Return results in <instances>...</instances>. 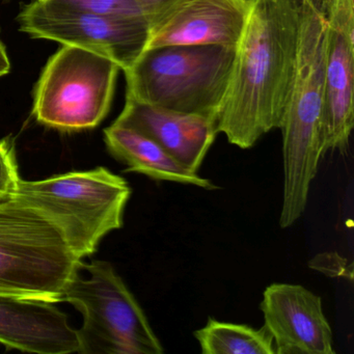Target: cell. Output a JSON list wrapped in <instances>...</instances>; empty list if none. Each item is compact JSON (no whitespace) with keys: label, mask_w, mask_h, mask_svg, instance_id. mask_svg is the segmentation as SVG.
Masks as SVG:
<instances>
[{"label":"cell","mask_w":354,"mask_h":354,"mask_svg":"<svg viewBox=\"0 0 354 354\" xmlns=\"http://www.w3.org/2000/svg\"><path fill=\"white\" fill-rule=\"evenodd\" d=\"M300 0H250L217 131L238 148L250 149L283 123L299 42Z\"/></svg>","instance_id":"1"},{"label":"cell","mask_w":354,"mask_h":354,"mask_svg":"<svg viewBox=\"0 0 354 354\" xmlns=\"http://www.w3.org/2000/svg\"><path fill=\"white\" fill-rule=\"evenodd\" d=\"M326 21L318 0H300L299 42L283 132V194L279 225L304 214L323 154Z\"/></svg>","instance_id":"2"},{"label":"cell","mask_w":354,"mask_h":354,"mask_svg":"<svg viewBox=\"0 0 354 354\" xmlns=\"http://www.w3.org/2000/svg\"><path fill=\"white\" fill-rule=\"evenodd\" d=\"M82 266L44 213L14 196L0 200V294L62 302Z\"/></svg>","instance_id":"3"},{"label":"cell","mask_w":354,"mask_h":354,"mask_svg":"<svg viewBox=\"0 0 354 354\" xmlns=\"http://www.w3.org/2000/svg\"><path fill=\"white\" fill-rule=\"evenodd\" d=\"M234 57L235 48L223 45L145 49L124 71L126 97L169 111L217 119Z\"/></svg>","instance_id":"4"},{"label":"cell","mask_w":354,"mask_h":354,"mask_svg":"<svg viewBox=\"0 0 354 354\" xmlns=\"http://www.w3.org/2000/svg\"><path fill=\"white\" fill-rule=\"evenodd\" d=\"M131 192L123 177L100 167L39 181L21 179L14 196L48 216L84 260L107 234L123 227Z\"/></svg>","instance_id":"5"},{"label":"cell","mask_w":354,"mask_h":354,"mask_svg":"<svg viewBox=\"0 0 354 354\" xmlns=\"http://www.w3.org/2000/svg\"><path fill=\"white\" fill-rule=\"evenodd\" d=\"M66 288L62 302L77 308L84 323L77 329L82 354H162V344L129 288L109 263H82Z\"/></svg>","instance_id":"6"},{"label":"cell","mask_w":354,"mask_h":354,"mask_svg":"<svg viewBox=\"0 0 354 354\" xmlns=\"http://www.w3.org/2000/svg\"><path fill=\"white\" fill-rule=\"evenodd\" d=\"M120 70L109 57L63 45L37 82L35 118L61 131L97 127L109 115Z\"/></svg>","instance_id":"7"},{"label":"cell","mask_w":354,"mask_h":354,"mask_svg":"<svg viewBox=\"0 0 354 354\" xmlns=\"http://www.w3.org/2000/svg\"><path fill=\"white\" fill-rule=\"evenodd\" d=\"M32 38L80 47L115 62L125 71L146 46L149 21L142 16H109L51 9L34 1L17 18Z\"/></svg>","instance_id":"8"},{"label":"cell","mask_w":354,"mask_h":354,"mask_svg":"<svg viewBox=\"0 0 354 354\" xmlns=\"http://www.w3.org/2000/svg\"><path fill=\"white\" fill-rule=\"evenodd\" d=\"M326 21L323 154L347 149L354 126V0H318Z\"/></svg>","instance_id":"9"},{"label":"cell","mask_w":354,"mask_h":354,"mask_svg":"<svg viewBox=\"0 0 354 354\" xmlns=\"http://www.w3.org/2000/svg\"><path fill=\"white\" fill-rule=\"evenodd\" d=\"M250 10V0H175L149 21L145 49L171 45L236 48Z\"/></svg>","instance_id":"10"},{"label":"cell","mask_w":354,"mask_h":354,"mask_svg":"<svg viewBox=\"0 0 354 354\" xmlns=\"http://www.w3.org/2000/svg\"><path fill=\"white\" fill-rule=\"evenodd\" d=\"M275 354H335L322 300L306 288L272 283L260 304Z\"/></svg>","instance_id":"11"},{"label":"cell","mask_w":354,"mask_h":354,"mask_svg":"<svg viewBox=\"0 0 354 354\" xmlns=\"http://www.w3.org/2000/svg\"><path fill=\"white\" fill-rule=\"evenodd\" d=\"M115 123L148 136L196 173L218 134L215 117L169 111L130 97H126L125 106Z\"/></svg>","instance_id":"12"},{"label":"cell","mask_w":354,"mask_h":354,"mask_svg":"<svg viewBox=\"0 0 354 354\" xmlns=\"http://www.w3.org/2000/svg\"><path fill=\"white\" fill-rule=\"evenodd\" d=\"M0 343L38 354L80 352L77 329L55 302L0 294Z\"/></svg>","instance_id":"13"},{"label":"cell","mask_w":354,"mask_h":354,"mask_svg":"<svg viewBox=\"0 0 354 354\" xmlns=\"http://www.w3.org/2000/svg\"><path fill=\"white\" fill-rule=\"evenodd\" d=\"M104 142L111 154L127 165L126 171L142 174L156 181L174 182L206 190L219 188L210 180L184 167L154 140L133 128L113 123L104 130Z\"/></svg>","instance_id":"14"},{"label":"cell","mask_w":354,"mask_h":354,"mask_svg":"<svg viewBox=\"0 0 354 354\" xmlns=\"http://www.w3.org/2000/svg\"><path fill=\"white\" fill-rule=\"evenodd\" d=\"M194 337L204 354H275L272 335L265 325L257 329L209 318Z\"/></svg>","instance_id":"15"},{"label":"cell","mask_w":354,"mask_h":354,"mask_svg":"<svg viewBox=\"0 0 354 354\" xmlns=\"http://www.w3.org/2000/svg\"><path fill=\"white\" fill-rule=\"evenodd\" d=\"M51 9L109 16H142L136 0H36Z\"/></svg>","instance_id":"16"},{"label":"cell","mask_w":354,"mask_h":354,"mask_svg":"<svg viewBox=\"0 0 354 354\" xmlns=\"http://www.w3.org/2000/svg\"><path fill=\"white\" fill-rule=\"evenodd\" d=\"M20 180L13 142L9 138L0 140V200L13 196Z\"/></svg>","instance_id":"17"},{"label":"cell","mask_w":354,"mask_h":354,"mask_svg":"<svg viewBox=\"0 0 354 354\" xmlns=\"http://www.w3.org/2000/svg\"><path fill=\"white\" fill-rule=\"evenodd\" d=\"M310 267L328 275V277H343L352 281V264L346 259L333 252H325L315 257L310 262Z\"/></svg>","instance_id":"18"},{"label":"cell","mask_w":354,"mask_h":354,"mask_svg":"<svg viewBox=\"0 0 354 354\" xmlns=\"http://www.w3.org/2000/svg\"><path fill=\"white\" fill-rule=\"evenodd\" d=\"M175 0H136V6L142 17L150 21L153 17L169 7Z\"/></svg>","instance_id":"19"},{"label":"cell","mask_w":354,"mask_h":354,"mask_svg":"<svg viewBox=\"0 0 354 354\" xmlns=\"http://www.w3.org/2000/svg\"><path fill=\"white\" fill-rule=\"evenodd\" d=\"M11 72V62L8 57L7 49L0 40V77L8 75Z\"/></svg>","instance_id":"20"}]
</instances>
